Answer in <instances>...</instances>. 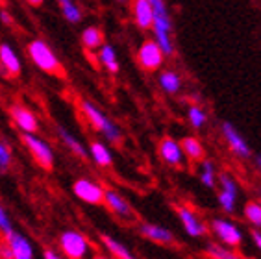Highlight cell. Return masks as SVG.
I'll list each match as a JSON object with an SVG mask.
<instances>
[{
  "label": "cell",
  "instance_id": "cb8c5ba5",
  "mask_svg": "<svg viewBox=\"0 0 261 259\" xmlns=\"http://www.w3.org/2000/svg\"><path fill=\"white\" fill-rule=\"evenodd\" d=\"M100 241L104 243V246L108 248V252H110L111 255H115V257H121V259H132L134 255H132V252L126 246H122L119 241H115L113 237H110V235H100Z\"/></svg>",
  "mask_w": 261,
  "mask_h": 259
},
{
  "label": "cell",
  "instance_id": "4fadbf2b",
  "mask_svg": "<svg viewBox=\"0 0 261 259\" xmlns=\"http://www.w3.org/2000/svg\"><path fill=\"white\" fill-rule=\"evenodd\" d=\"M160 156L167 165H172V167H178V165L184 163V150H181V145L178 141L171 139V137H165V139L160 143Z\"/></svg>",
  "mask_w": 261,
  "mask_h": 259
},
{
  "label": "cell",
  "instance_id": "4dcf8cb0",
  "mask_svg": "<svg viewBox=\"0 0 261 259\" xmlns=\"http://www.w3.org/2000/svg\"><path fill=\"white\" fill-rule=\"evenodd\" d=\"M61 13H63V17H65L69 22H80L82 20V11L74 2L69 6H63V8H61Z\"/></svg>",
  "mask_w": 261,
  "mask_h": 259
},
{
  "label": "cell",
  "instance_id": "2e32d148",
  "mask_svg": "<svg viewBox=\"0 0 261 259\" xmlns=\"http://www.w3.org/2000/svg\"><path fill=\"white\" fill-rule=\"evenodd\" d=\"M134 20L136 24L139 26L141 30H148L152 28V17H154V11H152V4L148 0H134Z\"/></svg>",
  "mask_w": 261,
  "mask_h": 259
},
{
  "label": "cell",
  "instance_id": "484cf974",
  "mask_svg": "<svg viewBox=\"0 0 261 259\" xmlns=\"http://www.w3.org/2000/svg\"><path fill=\"white\" fill-rule=\"evenodd\" d=\"M206 252L210 257H215V259H236L237 257V254L233 250H228V248H224V246H221V244H213V243L207 244Z\"/></svg>",
  "mask_w": 261,
  "mask_h": 259
},
{
  "label": "cell",
  "instance_id": "d4e9b609",
  "mask_svg": "<svg viewBox=\"0 0 261 259\" xmlns=\"http://www.w3.org/2000/svg\"><path fill=\"white\" fill-rule=\"evenodd\" d=\"M181 150H184V156H187L189 160H200L204 150H202V145L195 137H186V139L180 143Z\"/></svg>",
  "mask_w": 261,
  "mask_h": 259
},
{
  "label": "cell",
  "instance_id": "8992f818",
  "mask_svg": "<svg viewBox=\"0 0 261 259\" xmlns=\"http://www.w3.org/2000/svg\"><path fill=\"white\" fill-rule=\"evenodd\" d=\"M72 193L86 204L91 205H100L104 204V187L98 185L96 182H91L87 178L76 179L72 185Z\"/></svg>",
  "mask_w": 261,
  "mask_h": 259
},
{
  "label": "cell",
  "instance_id": "83f0119b",
  "mask_svg": "<svg viewBox=\"0 0 261 259\" xmlns=\"http://www.w3.org/2000/svg\"><path fill=\"white\" fill-rule=\"evenodd\" d=\"M187 115H189V122H191V126L196 130L202 128V126L207 122V115H206V111L202 110L200 106H191Z\"/></svg>",
  "mask_w": 261,
  "mask_h": 259
},
{
  "label": "cell",
  "instance_id": "ffe728a7",
  "mask_svg": "<svg viewBox=\"0 0 261 259\" xmlns=\"http://www.w3.org/2000/svg\"><path fill=\"white\" fill-rule=\"evenodd\" d=\"M82 45L87 50H96L104 45V34L100 28L96 26H87L86 30L82 32Z\"/></svg>",
  "mask_w": 261,
  "mask_h": 259
},
{
  "label": "cell",
  "instance_id": "836d02e7",
  "mask_svg": "<svg viewBox=\"0 0 261 259\" xmlns=\"http://www.w3.org/2000/svg\"><path fill=\"white\" fill-rule=\"evenodd\" d=\"M252 239H254V243L257 244V248L261 250V234L259 231H254V234H252Z\"/></svg>",
  "mask_w": 261,
  "mask_h": 259
},
{
  "label": "cell",
  "instance_id": "277c9868",
  "mask_svg": "<svg viewBox=\"0 0 261 259\" xmlns=\"http://www.w3.org/2000/svg\"><path fill=\"white\" fill-rule=\"evenodd\" d=\"M20 141H22V145L26 146V150L30 152V156L41 169L46 170V172H50L54 169V152H52L48 143L39 139L35 134H28V132H22Z\"/></svg>",
  "mask_w": 261,
  "mask_h": 259
},
{
  "label": "cell",
  "instance_id": "74e56055",
  "mask_svg": "<svg viewBox=\"0 0 261 259\" xmlns=\"http://www.w3.org/2000/svg\"><path fill=\"white\" fill-rule=\"evenodd\" d=\"M119 2H126V0H119Z\"/></svg>",
  "mask_w": 261,
  "mask_h": 259
},
{
  "label": "cell",
  "instance_id": "7a4b0ae2",
  "mask_svg": "<svg viewBox=\"0 0 261 259\" xmlns=\"http://www.w3.org/2000/svg\"><path fill=\"white\" fill-rule=\"evenodd\" d=\"M26 52L30 56V60L35 63L37 69H41L46 74L58 76V78H65L67 72L63 69V65L60 63L58 56L54 54V50L46 45L43 39H34L28 43Z\"/></svg>",
  "mask_w": 261,
  "mask_h": 259
},
{
  "label": "cell",
  "instance_id": "5b68a950",
  "mask_svg": "<svg viewBox=\"0 0 261 259\" xmlns=\"http://www.w3.org/2000/svg\"><path fill=\"white\" fill-rule=\"evenodd\" d=\"M60 248L69 259H82L89 252V244L80 231L67 229L60 235Z\"/></svg>",
  "mask_w": 261,
  "mask_h": 259
},
{
  "label": "cell",
  "instance_id": "30bf717a",
  "mask_svg": "<svg viewBox=\"0 0 261 259\" xmlns=\"http://www.w3.org/2000/svg\"><path fill=\"white\" fill-rule=\"evenodd\" d=\"M4 243L8 244V248L11 252L13 259H32L34 257V246L30 244V241L26 239L24 235L19 231H10L8 235H4Z\"/></svg>",
  "mask_w": 261,
  "mask_h": 259
},
{
  "label": "cell",
  "instance_id": "d590c367",
  "mask_svg": "<svg viewBox=\"0 0 261 259\" xmlns=\"http://www.w3.org/2000/svg\"><path fill=\"white\" fill-rule=\"evenodd\" d=\"M26 2H28L30 6H34V8H39V6L43 4L45 0H26Z\"/></svg>",
  "mask_w": 261,
  "mask_h": 259
},
{
  "label": "cell",
  "instance_id": "9a60e30c",
  "mask_svg": "<svg viewBox=\"0 0 261 259\" xmlns=\"http://www.w3.org/2000/svg\"><path fill=\"white\" fill-rule=\"evenodd\" d=\"M104 204L108 205V208H110L115 215L122 217V219H130L132 215H134L132 213L130 204H128L121 194L113 189H104Z\"/></svg>",
  "mask_w": 261,
  "mask_h": 259
},
{
  "label": "cell",
  "instance_id": "3957f363",
  "mask_svg": "<svg viewBox=\"0 0 261 259\" xmlns=\"http://www.w3.org/2000/svg\"><path fill=\"white\" fill-rule=\"evenodd\" d=\"M82 113L86 117V120L93 126V130H96L98 134H102L106 139L110 141V143H119L121 141V130L119 126L110 119V117H106L95 104H91L89 100H82Z\"/></svg>",
  "mask_w": 261,
  "mask_h": 259
},
{
  "label": "cell",
  "instance_id": "f546056e",
  "mask_svg": "<svg viewBox=\"0 0 261 259\" xmlns=\"http://www.w3.org/2000/svg\"><path fill=\"white\" fill-rule=\"evenodd\" d=\"M13 163V152L6 141H0V170H8Z\"/></svg>",
  "mask_w": 261,
  "mask_h": 259
},
{
  "label": "cell",
  "instance_id": "e575fe53",
  "mask_svg": "<svg viewBox=\"0 0 261 259\" xmlns=\"http://www.w3.org/2000/svg\"><path fill=\"white\" fill-rule=\"evenodd\" d=\"M0 19H2V22H6V24H11V17L8 15V13H0Z\"/></svg>",
  "mask_w": 261,
  "mask_h": 259
},
{
  "label": "cell",
  "instance_id": "7402d4cb",
  "mask_svg": "<svg viewBox=\"0 0 261 259\" xmlns=\"http://www.w3.org/2000/svg\"><path fill=\"white\" fill-rule=\"evenodd\" d=\"M160 85L165 93L176 95V93L181 89V80L174 70H165V72H161L160 74Z\"/></svg>",
  "mask_w": 261,
  "mask_h": 259
},
{
  "label": "cell",
  "instance_id": "d6a6232c",
  "mask_svg": "<svg viewBox=\"0 0 261 259\" xmlns=\"http://www.w3.org/2000/svg\"><path fill=\"white\" fill-rule=\"evenodd\" d=\"M43 257L45 259H60L61 255L58 254V252H54V250H45V252H43Z\"/></svg>",
  "mask_w": 261,
  "mask_h": 259
},
{
  "label": "cell",
  "instance_id": "8d00e7d4",
  "mask_svg": "<svg viewBox=\"0 0 261 259\" xmlns=\"http://www.w3.org/2000/svg\"><path fill=\"white\" fill-rule=\"evenodd\" d=\"M256 167L261 170V154H259V156H256Z\"/></svg>",
  "mask_w": 261,
  "mask_h": 259
},
{
  "label": "cell",
  "instance_id": "1f68e13d",
  "mask_svg": "<svg viewBox=\"0 0 261 259\" xmlns=\"http://www.w3.org/2000/svg\"><path fill=\"white\" fill-rule=\"evenodd\" d=\"M0 231L2 235H8L10 231H13V224H11L8 211L4 210V205H0Z\"/></svg>",
  "mask_w": 261,
  "mask_h": 259
},
{
  "label": "cell",
  "instance_id": "4316f807",
  "mask_svg": "<svg viewBox=\"0 0 261 259\" xmlns=\"http://www.w3.org/2000/svg\"><path fill=\"white\" fill-rule=\"evenodd\" d=\"M215 179H217V174H215L213 163H211V161H204V163H202V170H200V182L206 185V187L213 189V187H215Z\"/></svg>",
  "mask_w": 261,
  "mask_h": 259
},
{
  "label": "cell",
  "instance_id": "ba28073f",
  "mask_svg": "<svg viewBox=\"0 0 261 259\" xmlns=\"http://www.w3.org/2000/svg\"><path fill=\"white\" fill-rule=\"evenodd\" d=\"M213 234L217 235V239L221 241L226 246H237L243 243V231L239 226L224 219H215L213 220Z\"/></svg>",
  "mask_w": 261,
  "mask_h": 259
},
{
  "label": "cell",
  "instance_id": "6da1fadb",
  "mask_svg": "<svg viewBox=\"0 0 261 259\" xmlns=\"http://www.w3.org/2000/svg\"><path fill=\"white\" fill-rule=\"evenodd\" d=\"M152 4V30H154V37L160 48L163 50L165 56H171L174 52V43H172V20L169 15V10L163 0H148Z\"/></svg>",
  "mask_w": 261,
  "mask_h": 259
},
{
  "label": "cell",
  "instance_id": "5bb4252c",
  "mask_svg": "<svg viewBox=\"0 0 261 259\" xmlns=\"http://www.w3.org/2000/svg\"><path fill=\"white\" fill-rule=\"evenodd\" d=\"M178 217H180L181 224H184L186 231L191 235V237H202V235L206 234V226H204V222H202L189 208H184V205L178 208Z\"/></svg>",
  "mask_w": 261,
  "mask_h": 259
},
{
  "label": "cell",
  "instance_id": "ac0fdd59",
  "mask_svg": "<svg viewBox=\"0 0 261 259\" xmlns=\"http://www.w3.org/2000/svg\"><path fill=\"white\" fill-rule=\"evenodd\" d=\"M141 234L145 235L146 239L154 241V243H161V244H171L172 239H174L172 234L167 228L158 226V224H148V222H145V224L141 226Z\"/></svg>",
  "mask_w": 261,
  "mask_h": 259
},
{
  "label": "cell",
  "instance_id": "f1b7e54d",
  "mask_svg": "<svg viewBox=\"0 0 261 259\" xmlns=\"http://www.w3.org/2000/svg\"><path fill=\"white\" fill-rule=\"evenodd\" d=\"M246 220L254 226H261V204L259 202H248L245 205Z\"/></svg>",
  "mask_w": 261,
  "mask_h": 259
},
{
  "label": "cell",
  "instance_id": "e0dca14e",
  "mask_svg": "<svg viewBox=\"0 0 261 259\" xmlns=\"http://www.w3.org/2000/svg\"><path fill=\"white\" fill-rule=\"evenodd\" d=\"M0 63L10 72L11 78L19 76L20 70H22V65H20L19 58H17V54L13 52V48L8 43H0Z\"/></svg>",
  "mask_w": 261,
  "mask_h": 259
},
{
  "label": "cell",
  "instance_id": "7c38bea8",
  "mask_svg": "<svg viewBox=\"0 0 261 259\" xmlns=\"http://www.w3.org/2000/svg\"><path fill=\"white\" fill-rule=\"evenodd\" d=\"M221 193H219V204L226 213H231L236 210V202H237V184L236 179L228 174H221Z\"/></svg>",
  "mask_w": 261,
  "mask_h": 259
},
{
  "label": "cell",
  "instance_id": "9c48e42d",
  "mask_svg": "<svg viewBox=\"0 0 261 259\" xmlns=\"http://www.w3.org/2000/svg\"><path fill=\"white\" fill-rule=\"evenodd\" d=\"M10 117H11V120H13V124L22 130V132L35 134V132L39 130V120H37V117H35L26 106L13 104L10 108Z\"/></svg>",
  "mask_w": 261,
  "mask_h": 259
},
{
  "label": "cell",
  "instance_id": "52a82bcc",
  "mask_svg": "<svg viewBox=\"0 0 261 259\" xmlns=\"http://www.w3.org/2000/svg\"><path fill=\"white\" fill-rule=\"evenodd\" d=\"M163 58H165V54H163V50L160 48L156 41H145L141 45L139 52H137V61L145 70L160 69L161 63H163Z\"/></svg>",
  "mask_w": 261,
  "mask_h": 259
},
{
  "label": "cell",
  "instance_id": "8fae6325",
  "mask_svg": "<svg viewBox=\"0 0 261 259\" xmlns=\"http://www.w3.org/2000/svg\"><path fill=\"white\" fill-rule=\"evenodd\" d=\"M222 135H224L228 146H230V150L236 156H239V158H248L250 156V146H248L245 137L237 132V128L231 122H224L222 124Z\"/></svg>",
  "mask_w": 261,
  "mask_h": 259
},
{
  "label": "cell",
  "instance_id": "44dd1931",
  "mask_svg": "<svg viewBox=\"0 0 261 259\" xmlns=\"http://www.w3.org/2000/svg\"><path fill=\"white\" fill-rule=\"evenodd\" d=\"M58 135H60V139L63 141V145H65L67 148L72 152V154L78 156V158H82V160H86V158H87V150L84 148V145H82L80 141L76 139V137L70 134V132H67L65 128H58Z\"/></svg>",
  "mask_w": 261,
  "mask_h": 259
},
{
  "label": "cell",
  "instance_id": "603a6c76",
  "mask_svg": "<svg viewBox=\"0 0 261 259\" xmlns=\"http://www.w3.org/2000/svg\"><path fill=\"white\" fill-rule=\"evenodd\" d=\"M98 60L104 65V69H108L110 72H119V61H117V54L115 48L111 45H102L100 52H98Z\"/></svg>",
  "mask_w": 261,
  "mask_h": 259
},
{
  "label": "cell",
  "instance_id": "d6986e66",
  "mask_svg": "<svg viewBox=\"0 0 261 259\" xmlns=\"http://www.w3.org/2000/svg\"><path fill=\"white\" fill-rule=\"evenodd\" d=\"M89 154H91V158H93V161H95L98 167H111V163H113V156H111L110 148H108L106 145H102L100 141L91 143Z\"/></svg>",
  "mask_w": 261,
  "mask_h": 259
}]
</instances>
